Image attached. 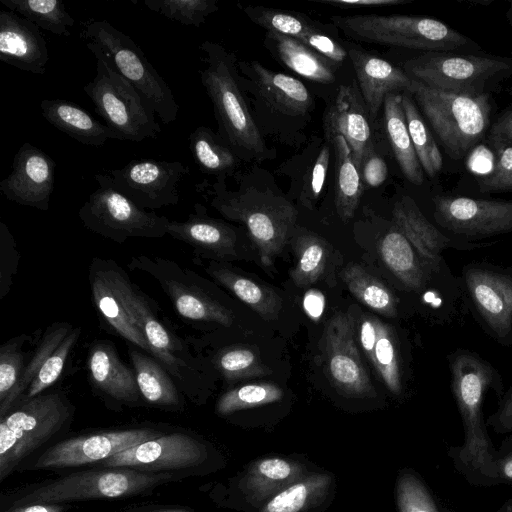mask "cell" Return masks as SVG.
<instances>
[{"instance_id": "obj_1", "label": "cell", "mask_w": 512, "mask_h": 512, "mask_svg": "<svg viewBox=\"0 0 512 512\" xmlns=\"http://www.w3.org/2000/svg\"><path fill=\"white\" fill-rule=\"evenodd\" d=\"M451 386L465 429V443L458 451L460 462L471 472L498 479L497 461L483 421L486 392H501L502 379L493 366L474 352L458 350L449 356Z\"/></svg>"}, {"instance_id": "obj_2", "label": "cell", "mask_w": 512, "mask_h": 512, "mask_svg": "<svg viewBox=\"0 0 512 512\" xmlns=\"http://www.w3.org/2000/svg\"><path fill=\"white\" fill-rule=\"evenodd\" d=\"M226 176L211 185V206L228 220L245 226L262 262L270 265L285 247L298 212L284 196L269 188L242 184L237 191L226 187Z\"/></svg>"}, {"instance_id": "obj_3", "label": "cell", "mask_w": 512, "mask_h": 512, "mask_svg": "<svg viewBox=\"0 0 512 512\" xmlns=\"http://www.w3.org/2000/svg\"><path fill=\"white\" fill-rule=\"evenodd\" d=\"M199 48L204 53L200 79L213 105L218 135L236 155L261 158L266 146L242 93L234 55L208 40Z\"/></svg>"}, {"instance_id": "obj_4", "label": "cell", "mask_w": 512, "mask_h": 512, "mask_svg": "<svg viewBox=\"0 0 512 512\" xmlns=\"http://www.w3.org/2000/svg\"><path fill=\"white\" fill-rule=\"evenodd\" d=\"M188 473L150 472L127 467H94L33 485L18 495L12 506L66 504L91 499L131 497L181 480Z\"/></svg>"}, {"instance_id": "obj_5", "label": "cell", "mask_w": 512, "mask_h": 512, "mask_svg": "<svg viewBox=\"0 0 512 512\" xmlns=\"http://www.w3.org/2000/svg\"><path fill=\"white\" fill-rule=\"evenodd\" d=\"M74 407L61 391L17 404L0 419V483L71 422Z\"/></svg>"}, {"instance_id": "obj_6", "label": "cell", "mask_w": 512, "mask_h": 512, "mask_svg": "<svg viewBox=\"0 0 512 512\" xmlns=\"http://www.w3.org/2000/svg\"><path fill=\"white\" fill-rule=\"evenodd\" d=\"M409 93L453 160L462 159L490 128L489 93L458 95L433 89L414 79Z\"/></svg>"}, {"instance_id": "obj_7", "label": "cell", "mask_w": 512, "mask_h": 512, "mask_svg": "<svg viewBox=\"0 0 512 512\" xmlns=\"http://www.w3.org/2000/svg\"><path fill=\"white\" fill-rule=\"evenodd\" d=\"M86 46L96 58V75L83 91L93 102L95 112L119 140L140 142L156 138L161 127L150 103L112 68L95 44L86 42Z\"/></svg>"}, {"instance_id": "obj_8", "label": "cell", "mask_w": 512, "mask_h": 512, "mask_svg": "<svg viewBox=\"0 0 512 512\" xmlns=\"http://www.w3.org/2000/svg\"><path fill=\"white\" fill-rule=\"evenodd\" d=\"M128 268L152 277L161 287L176 314L194 328L231 327L234 314L219 299L211 285L195 271L172 259L158 256H132Z\"/></svg>"}, {"instance_id": "obj_9", "label": "cell", "mask_w": 512, "mask_h": 512, "mask_svg": "<svg viewBox=\"0 0 512 512\" xmlns=\"http://www.w3.org/2000/svg\"><path fill=\"white\" fill-rule=\"evenodd\" d=\"M331 21L351 39L425 52H449L473 44L449 25L415 15L333 16Z\"/></svg>"}, {"instance_id": "obj_10", "label": "cell", "mask_w": 512, "mask_h": 512, "mask_svg": "<svg viewBox=\"0 0 512 512\" xmlns=\"http://www.w3.org/2000/svg\"><path fill=\"white\" fill-rule=\"evenodd\" d=\"M82 38L105 54L112 68L143 95L162 123L176 120L179 106L174 94L129 36L107 20H90L83 25Z\"/></svg>"}, {"instance_id": "obj_11", "label": "cell", "mask_w": 512, "mask_h": 512, "mask_svg": "<svg viewBox=\"0 0 512 512\" xmlns=\"http://www.w3.org/2000/svg\"><path fill=\"white\" fill-rule=\"evenodd\" d=\"M403 70L433 89L477 96L512 74V58L424 52L405 61Z\"/></svg>"}, {"instance_id": "obj_12", "label": "cell", "mask_w": 512, "mask_h": 512, "mask_svg": "<svg viewBox=\"0 0 512 512\" xmlns=\"http://www.w3.org/2000/svg\"><path fill=\"white\" fill-rule=\"evenodd\" d=\"M132 308L152 356L171 375L182 395L201 403L209 390V364L160 318L153 301L136 287Z\"/></svg>"}, {"instance_id": "obj_13", "label": "cell", "mask_w": 512, "mask_h": 512, "mask_svg": "<svg viewBox=\"0 0 512 512\" xmlns=\"http://www.w3.org/2000/svg\"><path fill=\"white\" fill-rule=\"evenodd\" d=\"M98 188L78 211L91 232L118 244L129 238H161L168 234L170 220L135 204L113 183L108 174H96Z\"/></svg>"}, {"instance_id": "obj_14", "label": "cell", "mask_w": 512, "mask_h": 512, "mask_svg": "<svg viewBox=\"0 0 512 512\" xmlns=\"http://www.w3.org/2000/svg\"><path fill=\"white\" fill-rule=\"evenodd\" d=\"M88 281L95 309L110 333L152 356L132 308L137 286L126 271L113 259L96 256L89 264Z\"/></svg>"}, {"instance_id": "obj_15", "label": "cell", "mask_w": 512, "mask_h": 512, "mask_svg": "<svg viewBox=\"0 0 512 512\" xmlns=\"http://www.w3.org/2000/svg\"><path fill=\"white\" fill-rule=\"evenodd\" d=\"M433 217L443 232L477 240L512 232V200L436 195Z\"/></svg>"}, {"instance_id": "obj_16", "label": "cell", "mask_w": 512, "mask_h": 512, "mask_svg": "<svg viewBox=\"0 0 512 512\" xmlns=\"http://www.w3.org/2000/svg\"><path fill=\"white\" fill-rule=\"evenodd\" d=\"M464 292L481 323L503 345L512 343V270L485 263L463 267Z\"/></svg>"}, {"instance_id": "obj_17", "label": "cell", "mask_w": 512, "mask_h": 512, "mask_svg": "<svg viewBox=\"0 0 512 512\" xmlns=\"http://www.w3.org/2000/svg\"><path fill=\"white\" fill-rule=\"evenodd\" d=\"M108 172L123 194L142 209L154 211L178 204L179 185L189 167L180 161L135 159Z\"/></svg>"}, {"instance_id": "obj_18", "label": "cell", "mask_w": 512, "mask_h": 512, "mask_svg": "<svg viewBox=\"0 0 512 512\" xmlns=\"http://www.w3.org/2000/svg\"><path fill=\"white\" fill-rule=\"evenodd\" d=\"M165 434L153 428H132L85 434L47 448L31 469H56L98 464L124 450Z\"/></svg>"}, {"instance_id": "obj_19", "label": "cell", "mask_w": 512, "mask_h": 512, "mask_svg": "<svg viewBox=\"0 0 512 512\" xmlns=\"http://www.w3.org/2000/svg\"><path fill=\"white\" fill-rule=\"evenodd\" d=\"M207 448L186 433L163 434L98 463L96 467H127L150 472L188 473L202 464Z\"/></svg>"}, {"instance_id": "obj_20", "label": "cell", "mask_w": 512, "mask_h": 512, "mask_svg": "<svg viewBox=\"0 0 512 512\" xmlns=\"http://www.w3.org/2000/svg\"><path fill=\"white\" fill-rule=\"evenodd\" d=\"M323 352L328 375L334 386L352 397H374L375 389L362 362L356 344L355 321L337 312L323 334Z\"/></svg>"}, {"instance_id": "obj_21", "label": "cell", "mask_w": 512, "mask_h": 512, "mask_svg": "<svg viewBox=\"0 0 512 512\" xmlns=\"http://www.w3.org/2000/svg\"><path fill=\"white\" fill-rule=\"evenodd\" d=\"M55 161L31 143L16 152L11 173L0 181V191L19 205L47 211L55 184Z\"/></svg>"}, {"instance_id": "obj_22", "label": "cell", "mask_w": 512, "mask_h": 512, "mask_svg": "<svg viewBox=\"0 0 512 512\" xmlns=\"http://www.w3.org/2000/svg\"><path fill=\"white\" fill-rule=\"evenodd\" d=\"M323 130L329 143L335 135L345 138L358 170L364 158L375 150L368 112L354 84L339 87L334 102L325 112Z\"/></svg>"}, {"instance_id": "obj_23", "label": "cell", "mask_w": 512, "mask_h": 512, "mask_svg": "<svg viewBox=\"0 0 512 512\" xmlns=\"http://www.w3.org/2000/svg\"><path fill=\"white\" fill-rule=\"evenodd\" d=\"M88 379L106 403L137 406L142 399L135 373L119 357L115 346L106 340L95 341L87 354Z\"/></svg>"}, {"instance_id": "obj_24", "label": "cell", "mask_w": 512, "mask_h": 512, "mask_svg": "<svg viewBox=\"0 0 512 512\" xmlns=\"http://www.w3.org/2000/svg\"><path fill=\"white\" fill-rule=\"evenodd\" d=\"M393 224L407 238L417 253L437 267H446L442 258L445 249L473 250L487 246L455 238L432 224L410 196L401 197L392 210Z\"/></svg>"}, {"instance_id": "obj_25", "label": "cell", "mask_w": 512, "mask_h": 512, "mask_svg": "<svg viewBox=\"0 0 512 512\" xmlns=\"http://www.w3.org/2000/svg\"><path fill=\"white\" fill-rule=\"evenodd\" d=\"M0 60L22 71L44 74L49 61L41 29L10 11H0Z\"/></svg>"}, {"instance_id": "obj_26", "label": "cell", "mask_w": 512, "mask_h": 512, "mask_svg": "<svg viewBox=\"0 0 512 512\" xmlns=\"http://www.w3.org/2000/svg\"><path fill=\"white\" fill-rule=\"evenodd\" d=\"M168 235L191 246L199 256L217 262L238 256L237 232L227 223L210 217L198 203L186 220H170Z\"/></svg>"}, {"instance_id": "obj_27", "label": "cell", "mask_w": 512, "mask_h": 512, "mask_svg": "<svg viewBox=\"0 0 512 512\" xmlns=\"http://www.w3.org/2000/svg\"><path fill=\"white\" fill-rule=\"evenodd\" d=\"M348 56L370 117L375 118L377 116L388 94L410 91L412 78L403 69L359 49H350Z\"/></svg>"}, {"instance_id": "obj_28", "label": "cell", "mask_w": 512, "mask_h": 512, "mask_svg": "<svg viewBox=\"0 0 512 512\" xmlns=\"http://www.w3.org/2000/svg\"><path fill=\"white\" fill-rule=\"evenodd\" d=\"M379 253L393 275L415 293L426 291L435 277L452 276L447 266L437 267L423 259L394 224L380 240Z\"/></svg>"}, {"instance_id": "obj_29", "label": "cell", "mask_w": 512, "mask_h": 512, "mask_svg": "<svg viewBox=\"0 0 512 512\" xmlns=\"http://www.w3.org/2000/svg\"><path fill=\"white\" fill-rule=\"evenodd\" d=\"M237 66L274 110L287 116H302L310 110L313 100L300 80L269 70L257 61L239 62Z\"/></svg>"}, {"instance_id": "obj_30", "label": "cell", "mask_w": 512, "mask_h": 512, "mask_svg": "<svg viewBox=\"0 0 512 512\" xmlns=\"http://www.w3.org/2000/svg\"><path fill=\"white\" fill-rule=\"evenodd\" d=\"M361 347L385 386L395 395L402 392L400 354L392 328L364 313L358 320Z\"/></svg>"}, {"instance_id": "obj_31", "label": "cell", "mask_w": 512, "mask_h": 512, "mask_svg": "<svg viewBox=\"0 0 512 512\" xmlns=\"http://www.w3.org/2000/svg\"><path fill=\"white\" fill-rule=\"evenodd\" d=\"M42 116L56 129L81 144L100 147L115 133L78 104L65 99H43Z\"/></svg>"}, {"instance_id": "obj_32", "label": "cell", "mask_w": 512, "mask_h": 512, "mask_svg": "<svg viewBox=\"0 0 512 512\" xmlns=\"http://www.w3.org/2000/svg\"><path fill=\"white\" fill-rule=\"evenodd\" d=\"M129 357L139 391L146 403L169 411L183 409L182 393L171 375L153 356L134 346L129 349Z\"/></svg>"}, {"instance_id": "obj_33", "label": "cell", "mask_w": 512, "mask_h": 512, "mask_svg": "<svg viewBox=\"0 0 512 512\" xmlns=\"http://www.w3.org/2000/svg\"><path fill=\"white\" fill-rule=\"evenodd\" d=\"M266 41L277 59L295 73L322 84L335 81V63L303 42L270 31L266 33Z\"/></svg>"}, {"instance_id": "obj_34", "label": "cell", "mask_w": 512, "mask_h": 512, "mask_svg": "<svg viewBox=\"0 0 512 512\" xmlns=\"http://www.w3.org/2000/svg\"><path fill=\"white\" fill-rule=\"evenodd\" d=\"M383 108L387 137L401 172L412 184L421 185L424 181V171L408 131L402 106V93L388 94Z\"/></svg>"}, {"instance_id": "obj_35", "label": "cell", "mask_w": 512, "mask_h": 512, "mask_svg": "<svg viewBox=\"0 0 512 512\" xmlns=\"http://www.w3.org/2000/svg\"><path fill=\"white\" fill-rule=\"evenodd\" d=\"M304 475L302 466L282 458H264L248 469L240 486L251 501L272 498Z\"/></svg>"}, {"instance_id": "obj_36", "label": "cell", "mask_w": 512, "mask_h": 512, "mask_svg": "<svg viewBox=\"0 0 512 512\" xmlns=\"http://www.w3.org/2000/svg\"><path fill=\"white\" fill-rule=\"evenodd\" d=\"M204 269L217 283L231 291L262 318L274 320L278 317L282 300L271 288L260 285L217 261H211Z\"/></svg>"}, {"instance_id": "obj_37", "label": "cell", "mask_w": 512, "mask_h": 512, "mask_svg": "<svg viewBox=\"0 0 512 512\" xmlns=\"http://www.w3.org/2000/svg\"><path fill=\"white\" fill-rule=\"evenodd\" d=\"M330 143L335 153V207L339 217L348 221L354 216L365 187L345 138L335 135Z\"/></svg>"}, {"instance_id": "obj_38", "label": "cell", "mask_w": 512, "mask_h": 512, "mask_svg": "<svg viewBox=\"0 0 512 512\" xmlns=\"http://www.w3.org/2000/svg\"><path fill=\"white\" fill-rule=\"evenodd\" d=\"M189 148L194 162L205 174L227 176L236 166V153L209 127L199 126L189 135Z\"/></svg>"}, {"instance_id": "obj_39", "label": "cell", "mask_w": 512, "mask_h": 512, "mask_svg": "<svg viewBox=\"0 0 512 512\" xmlns=\"http://www.w3.org/2000/svg\"><path fill=\"white\" fill-rule=\"evenodd\" d=\"M341 275L350 292L364 305L386 317L397 316L398 300L395 295L362 266L349 264Z\"/></svg>"}, {"instance_id": "obj_40", "label": "cell", "mask_w": 512, "mask_h": 512, "mask_svg": "<svg viewBox=\"0 0 512 512\" xmlns=\"http://www.w3.org/2000/svg\"><path fill=\"white\" fill-rule=\"evenodd\" d=\"M402 106L410 138L420 165L429 178H434L443 167L440 149L409 92L402 93Z\"/></svg>"}, {"instance_id": "obj_41", "label": "cell", "mask_w": 512, "mask_h": 512, "mask_svg": "<svg viewBox=\"0 0 512 512\" xmlns=\"http://www.w3.org/2000/svg\"><path fill=\"white\" fill-rule=\"evenodd\" d=\"M10 11L30 20L40 29L56 35L70 36L75 24L65 4L60 0H0Z\"/></svg>"}, {"instance_id": "obj_42", "label": "cell", "mask_w": 512, "mask_h": 512, "mask_svg": "<svg viewBox=\"0 0 512 512\" xmlns=\"http://www.w3.org/2000/svg\"><path fill=\"white\" fill-rule=\"evenodd\" d=\"M243 11L252 22L266 31L292 37L307 46L321 31L309 18L297 13L263 6H245Z\"/></svg>"}, {"instance_id": "obj_43", "label": "cell", "mask_w": 512, "mask_h": 512, "mask_svg": "<svg viewBox=\"0 0 512 512\" xmlns=\"http://www.w3.org/2000/svg\"><path fill=\"white\" fill-rule=\"evenodd\" d=\"M29 340L31 336L22 333L0 346V419L12 409V398L27 364L23 347Z\"/></svg>"}, {"instance_id": "obj_44", "label": "cell", "mask_w": 512, "mask_h": 512, "mask_svg": "<svg viewBox=\"0 0 512 512\" xmlns=\"http://www.w3.org/2000/svg\"><path fill=\"white\" fill-rule=\"evenodd\" d=\"M297 263L290 277L297 287L304 288L316 282L323 274L328 258L327 243L310 232L301 234L296 242Z\"/></svg>"}, {"instance_id": "obj_45", "label": "cell", "mask_w": 512, "mask_h": 512, "mask_svg": "<svg viewBox=\"0 0 512 512\" xmlns=\"http://www.w3.org/2000/svg\"><path fill=\"white\" fill-rule=\"evenodd\" d=\"M330 477L313 474L301 479L273 496L260 512H301L327 490Z\"/></svg>"}, {"instance_id": "obj_46", "label": "cell", "mask_w": 512, "mask_h": 512, "mask_svg": "<svg viewBox=\"0 0 512 512\" xmlns=\"http://www.w3.org/2000/svg\"><path fill=\"white\" fill-rule=\"evenodd\" d=\"M282 397V389L275 384H247L222 394L216 403V412L225 416L239 410L270 404Z\"/></svg>"}, {"instance_id": "obj_47", "label": "cell", "mask_w": 512, "mask_h": 512, "mask_svg": "<svg viewBox=\"0 0 512 512\" xmlns=\"http://www.w3.org/2000/svg\"><path fill=\"white\" fill-rule=\"evenodd\" d=\"M72 328L73 325L71 323L54 322L43 332L36 349L27 361L22 377L13 395L11 402L12 409L21 401L46 359Z\"/></svg>"}, {"instance_id": "obj_48", "label": "cell", "mask_w": 512, "mask_h": 512, "mask_svg": "<svg viewBox=\"0 0 512 512\" xmlns=\"http://www.w3.org/2000/svg\"><path fill=\"white\" fill-rule=\"evenodd\" d=\"M81 334L82 328L80 326H73L69 333L46 359L19 403L44 393L58 381L67 359L77 344Z\"/></svg>"}, {"instance_id": "obj_49", "label": "cell", "mask_w": 512, "mask_h": 512, "mask_svg": "<svg viewBox=\"0 0 512 512\" xmlns=\"http://www.w3.org/2000/svg\"><path fill=\"white\" fill-rule=\"evenodd\" d=\"M145 6L182 25L200 27L219 10L217 0H144Z\"/></svg>"}, {"instance_id": "obj_50", "label": "cell", "mask_w": 512, "mask_h": 512, "mask_svg": "<svg viewBox=\"0 0 512 512\" xmlns=\"http://www.w3.org/2000/svg\"><path fill=\"white\" fill-rule=\"evenodd\" d=\"M211 363L225 380L267 373L255 352L241 346L222 348L213 356Z\"/></svg>"}, {"instance_id": "obj_51", "label": "cell", "mask_w": 512, "mask_h": 512, "mask_svg": "<svg viewBox=\"0 0 512 512\" xmlns=\"http://www.w3.org/2000/svg\"><path fill=\"white\" fill-rule=\"evenodd\" d=\"M399 512H438L423 483L412 473H402L397 481Z\"/></svg>"}, {"instance_id": "obj_52", "label": "cell", "mask_w": 512, "mask_h": 512, "mask_svg": "<svg viewBox=\"0 0 512 512\" xmlns=\"http://www.w3.org/2000/svg\"><path fill=\"white\" fill-rule=\"evenodd\" d=\"M493 166L479 180L482 192H512V145L496 148Z\"/></svg>"}, {"instance_id": "obj_53", "label": "cell", "mask_w": 512, "mask_h": 512, "mask_svg": "<svg viewBox=\"0 0 512 512\" xmlns=\"http://www.w3.org/2000/svg\"><path fill=\"white\" fill-rule=\"evenodd\" d=\"M328 144L330 143L326 142L322 146L303 180L300 200L305 207L310 209L318 200L326 180L330 162V146Z\"/></svg>"}, {"instance_id": "obj_54", "label": "cell", "mask_w": 512, "mask_h": 512, "mask_svg": "<svg viewBox=\"0 0 512 512\" xmlns=\"http://www.w3.org/2000/svg\"><path fill=\"white\" fill-rule=\"evenodd\" d=\"M20 254L14 236L5 223H0V300L10 291L17 274Z\"/></svg>"}, {"instance_id": "obj_55", "label": "cell", "mask_w": 512, "mask_h": 512, "mask_svg": "<svg viewBox=\"0 0 512 512\" xmlns=\"http://www.w3.org/2000/svg\"><path fill=\"white\" fill-rule=\"evenodd\" d=\"M359 172L364 187L375 188L387 179L388 167L384 159L373 150L362 161Z\"/></svg>"}, {"instance_id": "obj_56", "label": "cell", "mask_w": 512, "mask_h": 512, "mask_svg": "<svg viewBox=\"0 0 512 512\" xmlns=\"http://www.w3.org/2000/svg\"><path fill=\"white\" fill-rule=\"evenodd\" d=\"M488 140L494 149L512 145V108L505 110L490 126Z\"/></svg>"}, {"instance_id": "obj_57", "label": "cell", "mask_w": 512, "mask_h": 512, "mask_svg": "<svg viewBox=\"0 0 512 512\" xmlns=\"http://www.w3.org/2000/svg\"><path fill=\"white\" fill-rule=\"evenodd\" d=\"M490 420L498 429L509 430L512 428V388L503 395L498 411Z\"/></svg>"}, {"instance_id": "obj_58", "label": "cell", "mask_w": 512, "mask_h": 512, "mask_svg": "<svg viewBox=\"0 0 512 512\" xmlns=\"http://www.w3.org/2000/svg\"><path fill=\"white\" fill-rule=\"evenodd\" d=\"M322 4L339 8L385 7L409 2L408 0H321Z\"/></svg>"}, {"instance_id": "obj_59", "label": "cell", "mask_w": 512, "mask_h": 512, "mask_svg": "<svg viewBox=\"0 0 512 512\" xmlns=\"http://www.w3.org/2000/svg\"><path fill=\"white\" fill-rule=\"evenodd\" d=\"M303 305L307 314L316 320L323 313L325 305L324 296L318 290H309L304 296Z\"/></svg>"}, {"instance_id": "obj_60", "label": "cell", "mask_w": 512, "mask_h": 512, "mask_svg": "<svg viewBox=\"0 0 512 512\" xmlns=\"http://www.w3.org/2000/svg\"><path fill=\"white\" fill-rule=\"evenodd\" d=\"M5 512H66L63 504L32 503L11 506Z\"/></svg>"}, {"instance_id": "obj_61", "label": "cell", "mask_w": 512, "mask_h": 512, "mask_svg": "<svg viewBox=\"0 0 512 512\" xmlns=\"http://www.w3.org/2000/svg\"><path fill=\"white\" fill-rule=\"evenodd\" d=\"M498 478L512 480V455L497 462Z\"/></svg>"}, {"instance_id": "obj_62", "label": "cell", "mask_w": 512, "mask_h": 512, "mask_svg": "<svg viewBox=\"0 0 512 512\" xmlns=\"http://www.w3.org/2000/svg\"><path fill=\"white\" fill-rule=\"evenodd\" d=\"M143 512H193V510L189 507H173V508H163V509H153Z\"/></svg>"}, {"instance_id": "obj_63", "label": "cell", "mask_w": 512, "mask_h": 512, "mask_svg": "<svg viewBox=\"0 0 512 512\" xmlns=\"http://www.w3.org/2000/svg\"><path fill=\"white\" fill-rule=\"evenodd\" d=\"M507 20L509 22V25L512 27V1L510 2V6L508 8V11L506 13Z\"/></svg>"}, {"instance_id": "obj_64", "label": "cell", "mask_w": 512, "mask_h": 512, "mask_svg": "<svg viewBox=\"0 0 512 512\" xmlns=\"http://www.w3.org/2000/svg\"><path fill=\"white\" fill-rule=\"evenodd\" d=\"M510 512H512V511H510Z\"/></svg>"}]
</instances>
